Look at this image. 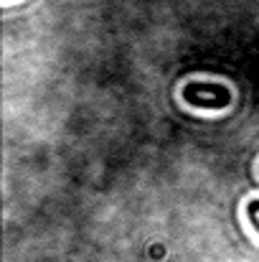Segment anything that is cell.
Instances as JSON below:
<instances>
[{"instance_id": "6da1fadb", "label": "cell", "mask_w": 259, "mask_h": 262, "mask_svg": "<svg viewBox=\"0 0 259 262\" xmlns=\"http://www.w3.org/2000/svg\"><path fill=\"white\" fill-rule=\"evenodd\" d=\"M180 97L196 110H226L231 104V89L219 82H188L180 89Z\"/></svg>"}, {"instance_id": "7a4b0ae2", "label": "cell", "mask_w": 259, "mask_h": 262, "mask_svg": "<svg viewBox=\"0 0 259 262\" xmlns=\"http://www.w3.org/2000/svg\"><path fill=\"white\" fill-rule=\"evenodd\" d=\"M247 219H249V224H252V229L259 234V199H252L249 204H247Z\"/></svg>"}]
</instances>
